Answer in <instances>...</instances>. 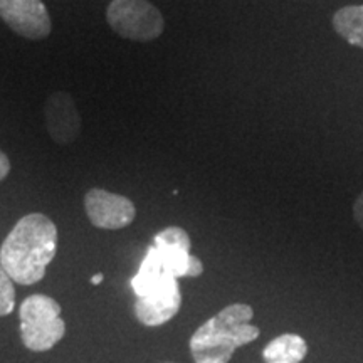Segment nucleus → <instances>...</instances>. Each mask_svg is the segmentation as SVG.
Returning a JSON list of instances; mask_svg holds the SVG:
<instances>
[{
    "label": "nucleus",
    "instance_id": "7ed1b4c3",
    "mask_svg": "<svg viewBox=\"0 0 363 363\" xmlns=\"http://www.w3.org/2000/svg\"><path fill=\"white\" fill-rule=\"evenodd\" d=\"M21 338L30 352H48L61 342L66 323L61 318V305L45 294H33L22 301Z\"/></svg>",
    "mask_w": 363,
    "mask_h": 363
},
{
    "label": "nucleus",
    "instance_id": "f257e3e1",
    "mask_svg": "<svg viewBox=\"0 0 363 363\" xmlns=\"http://www.w3.org/2000/svg\"><path fill=\"white\" fill-rule=\"evenodd\" d=\"M57 229L48 216L33 212L13 225L0 247V264L13 283H39L56 256Z\"/></svg>",
    "mask_w": 363,
    "mask_h": 363
},
{
    "label": "nucleus",
    "instance_id": "9d476101",
    "mask_svg": "<svg viewBox=\"0 0 363 363\" xmlns=\"http://www.w3.org/2000/svg\"><path fill=\"white\" fill-rule=\"evenodd\" d=\"M308 353L305 338L294 333H283L271 340L262 350L266 363H299Z\"/></svg>",
    "mask_w": 363,
    "mask_h": 363
},
{
    "label": "nucleus",
    "instance_id": "4468645a",
    "mask_svg": "<svg viewBox=\"0 0 363 363\" xmlns=\"http://www.w3.org/2000/svg\"><path fill=\"white\" fill-rule=\"evenodd\" d=\"M9 174H11V160H9V157L0 150V182L6 180Z\"/></svg>",
    "mask_w": 363,
    "mask_h": 363
},
{
    "label": "nucleus",
    "instance_id": "f8f14e48",
    "mask_svg": "<svg viewBox=\"0 0 363 363\" xmlns=\"http://www.w3.org/2000/svg\"><path fill=\"white\" fill-rule=\"evenodd\" d=\"M16 308V288L13 281L9 278V274L0 264V316L11 315Z\"/></svg>",
    "mask_w": 363,
    "mask_h": 363
},
{
    "label": "nucleus",
    "instance_id": "ddd939ff",
    "mask_svg": "<svg viewBox=\"0 0 363 363\" xmlns=\"http://www.w3.org/2000/svg\"><path fill=\"white\" fill-rule=\"evenodd\" d=\"M353 219L360 225V229H363V192L358 195L355 203H353Z\"/></svg>",
    "mask_w": 363,
    "mask_h": 363
},
{
    "label": "nucleus",
    "instance_id": "423d86ee",
    "mask_svg": "<svg viewBox=\"0 0 363 363\" xmlns=\"http://www.w3.org/2000/svg\"><path fill=\"white\" fill-rule=\"evenodd\" d=\"M0 17L13 33L30 40L45 39L52 29L43 0H0Z\"/></svg>",
    "mask_w": 363,
    "mask_h": 363
},
{
    "label": "nucleus",
    "instance_id": "20e7f679",
    "mask_svg": "<svg viewBox=\"0 0 363 363\" xmlns=\"http://www.w3.org/2000/svg\"><path fill=\"white\" fill-rule=\"evenodd\" d=\"M106 21L120 38L136 43L155 40L165 29L162 12L148 0H111Z\"/></svg>",
    "mask_w": 363,
    "mask_h": 363
},
{
    "label": "nucleus",
    "instance_id": "9b49d317",
    "mask_svg": "<svg viewBox=\"0 0 363 363\" xmlns=\"http://www.w3.org/2000/svg\"><path fill=\"white\" fill-rule=\"evenodd\" d=\"M333 29L348 44L363 49V6H347L335 12Z\"/></svg>",
    "mask_w": 363,
    "mask_h": 363
},
{
    "label": "nucleus",
    "instance_id": "f03ea898",
    "mask_svg": "<svg viewBox=\"0 0 363 363\" xmlns=\"http://www.w3.org/2000/svg\"><path fill=\"white\" fill-rule=\"evenodd\" d=\"M254 310L244 303L229 305L195 330L189 347L195 363H229L239 347L259 337V328L249 323Z\"/></svg>",
    "mask_w": 363,
    "mask_h": 363
},
{
    "label": "nucleus",
    "instance_id": "2eb2a0df",
    "mask_svg": "<svg viewBox=\"0 0 363 363\" xmlns=\"http://www.w3.org/2000/svg\"><path fill=\"white\" fill-rule=\"evenodd\" d=\"M103 281V274L101 272H99V274H96V276H93V278H91V284H99Z\"/></svg>",
    "mask_w": 363,
    "mask_h": 363
},
{
    "label": "nucleus",
    "instance_id": "dca6fc26",
    "mask_svg": "<svg viewBox=\"0 0 363 363\" xmlns=\"http://www.w3.org/2000/svg\"><path fill=\"white\" fill-rule=\"evenodd\" d=\"M167 363H170V362H167Z\"/></svg>",
    "mask_w": 363,
    "mask_h": 363
},
{
    "label": "nucleus",
    "instance_id": "6e6552de",
    "mask_svg": "<svg viewBox=\"0 0 363 363\" xmlns=\"http://www.w3.org/2000/svg\"><path fill=\"white\" fill-rule=\"evenodd\" d=\"M153 246L177 278H197L203 272L202 261L190 254L192 244L189 234L182 227L170 225L160 230L155 235Z\"/></svg>",
    "mask_w": 363,
    "mask_h": 363
},
{
    "label": "nucleus",
    "instance_id": "39448f33",
    "mask_svg": "<svg viewBox=\"0 0 363 363\" xmlns=\"http://www.w3.org/2000/svg\"><path fill=\"white\" fill-rule=\"evenodd\" d=\"M182 306V293L179 281L167 276L150 288L135 301V316L145 326H162L170 321Z\"/></svg>",
    "mask_w": 363,
    "mask_h": 363
},
{
    "label": "nucleus",
    "instance_id": "0eeeda50",
    "mask_svg": "<svg viewBox=\"0 0 363 363\" xmlns=\"http://www.w3.org/2000/svg\"><path fill=\"white\" fill-rule=\"evenodd\" d=\"M84 208L89 222L98 229H123L136 217L135 203L128 197L103 189H91L84 195Z\"/></svg>",
    "mask_w": 363,
    "mask_h": 363
},
{
    "label": "nucleus",
    "instance_id": "1a4fd4ad",
    "mask_svg": "<svg viewBox=\"0 0 363 363\" xmlns=\"http://www.w3.org/2000/svg\"><path fill=\"white\" fill-rule=\"evenodd\" d=\"M44 118L49 136L57 145H69L81 133V116L74 99L66 91H56L45 99Z\"/></svg>",
    "mask_w": 363,
    "mask_h": 363
}]
</instances>
